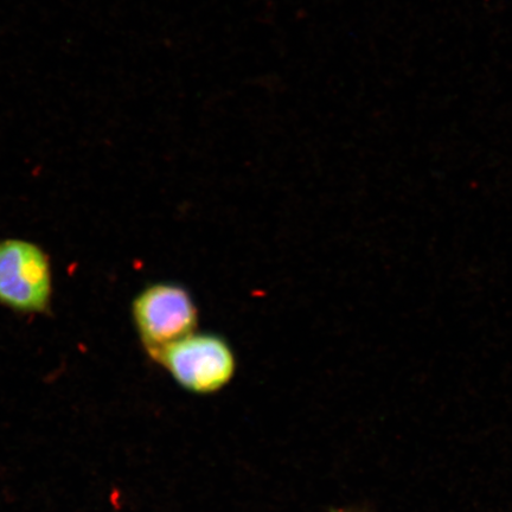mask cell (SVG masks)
<instances>
[{
  "mask_svg": "<svg viewBox=\"0 0 512 512\" xmlns=\"http://www.w3.org/2000/svg\"><path fill=\"white\" fill-rule=\"evenodd\" d=\"M335 512H352V511H335Z\"/></svg>",
  "mask_w": 512,
  "mask_h": 512,
  "instance_id": "cell-4",
  "label": "cell"
},
{
  "mask_svg": "<svg viewBox=\"0 0 512 512\" xmlns=\"http://www.w3.org/2000/svg\"><path fill=\"white\" fill-rule=\"evenodd\" d=\"M132 318L140 341L152 357L196 332L198 309L187 288L163 281L146 286L134 298Z\"/></svg>",
  "mask_w": 512,
  "mask_h": 512,
  "instance_id": "cell-2",
  "label": "cell"
},
{
  "mask_svg": "<svg viewBox=\"0 0 512 512\" xmlns=\"http://www.w3.org/2000/svg\"><path fill=\"white\" fill-rule=\"evenodd\" d=\"M192 393L209 394L233 379L236 358L230 344L213 332H194L152 356Z\"/></svg>",
  "mask_w": 512,
  "mask_h": 512,
  "instance_id": "cell-1",
  "label": "cell"
},
{
  "mask_svg": "<svg viewBox=\"0 0 512 512\" xmlns=\"http://www.w3.org/2000/svg\"><path fill=\"white\" fill-rule=\"evenodd\" d=\"M53 297L49 256L36 243L0 241V305L19 313L46 315Z\"/></svg>",
  "mask_w": 512,
  "mask_h": 512,
  "instance_id": "cell-3",
  "label": "cell"
}]
</instances>
